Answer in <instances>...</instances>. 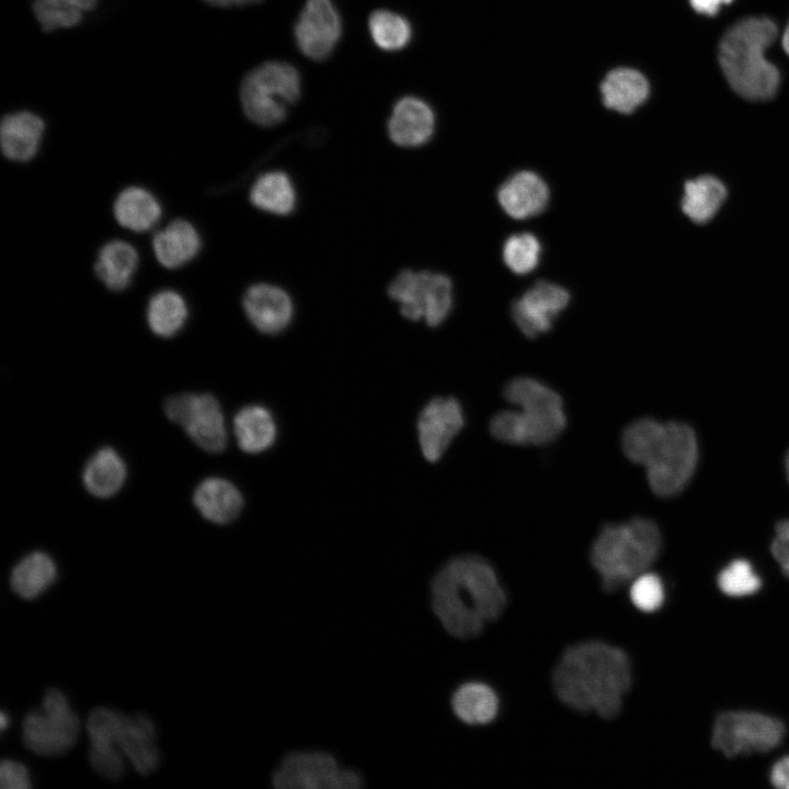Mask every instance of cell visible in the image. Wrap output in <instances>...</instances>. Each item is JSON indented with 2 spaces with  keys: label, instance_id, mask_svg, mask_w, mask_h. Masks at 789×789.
Segmentation results:
<instances>
[{
  "label": "cell",
  "instance_id": "obj_28",
  "mask_svg": "<svg viewBox=\"0 0 789 789\" xmlns=\"http://www.w3.org/2000/svg\"><path fill=\"white\" fill-rule=\"evenodd\" d=\"M250 202L260 210L286 216L296 208V188L288 174L283 171H270L260 175L253 183Z\"/></svg>",
  "mask_w": 789,
  "mask_h": 789
},
{
  "label": "cell",
  "instance_id": "obj_39",
  "mask_svg": "<svg viewBox=\"0 0 789 789\" xmlns=\"http://www.w3.org/2000/svg\"><path fill=\"white\" fill-rule=\"evenodd\" d=\"M770 550L785 575L789 578V519L777 524Z\"/></svg>",
  "mask_w": 789,
  "mask_h": 789
},
{
  "label": "cell",
  "instance_id": "obj_35",
  "mask_svg": "<svg viewBox=\"0 0 789 789\" xmlns=\"http://www.w3.org/2000/svg\"><path fill=\"white\" fill-rule=\"evenodd\" d=\"M541 243L530 232L510 236L502 248V258L508 270L517 275L533 272L539 264Z\"/></svg>",
  "mask_w": 789,
  "mask_h": 789
},
{
  "label": "cell",
  "instance_id": "obj_43",
  "mask_svg": "<svg viewBox=\"0 0 789 789\" xmlns=\"http://www.w3.org/2000/svg\"><path fill=\"white\" fill-rule=\"evenodd\" d=\"M781 42H782V47H784L785 52L789 55V22L784 31Z\"/></svg>",
  "mask_w": 789,
  "mask_h": 789
},
{
  "label": "cell",
  "instance_id": "obj_10",
  "mask_svg": "<svg viewBox=\"0 0 789 789\" xmlns=\"http://www.w3.org/2000/svg\"><path fill=\"white\" fill-rule=\"evenodd\" d=\"M785 725L776 718L748 711H728L718 716L712 746L727 757L765 753L784 739Z\"/></svg>",
  "mask_w": 789,
  "mask_h": 789
},
{
  "label": "cell",
  "instance_id": "obj_30",
  "mask_svg": "<svg viewBox=\"0 0 789 789\" xmlns=\"http://www.w3.org/2000/svg\"><path fill=\"white\" fill-rule=\"evenodd\" d=\"M727 197L724 184L712 175H702L685 183L682 210L694 222L709 221Z\"/></svg>",
  "mask_w": 789,
  "mask_h": 789
},
{
  "label": "cell",
  "instance_id": "obj_25",
  "mask_svg": "<svg viewBox=\"0 0 789 789\" xmlns=\"http://www.w3.org/2000/svg\"><path fill=\"white\" fill-rule=\"evenodd\" d=\"M233 432L239 447L258 454L271 447L276 438V424L271 412L259 404L242 408L233 418Z\"/></svg>",
  "mask_w": 789,
  "mask_h": 789
},
{
  "label": "cell",
  "instance_id": "obj_13",
  "mask_svg": "<svg viewBox=\"0 0 789 789\" xmlns=\"http://www.w3.org/2000/svg\"><path fill=\"white\" fill-rule=\"evenodd\" d=\"M342 30V18L332 0H306L294 25V38L304 56L322 61L334 52Z\"/></svg>",
  "mask_w": 789,
  "mask_h": 789
},
{
  "label": "cell",
  "instance_id": "obj_3",
  "mask_svg": "<svg viewBox=\"0 0 789 789\" xmlns=\"http://www.w3.org/2000/svg\"><path fill=\"white\" fill-rule=\"evenodd\" d=\"M620 442L624 455L645 468L651 491L661 498L682 492L697 467V437L683 422L640 418L622 430Z\"/></svg>",
  "mask_w": 789,
  "mask_h": 789
},
{
  "label": "cell",
  "instance_id": "obj_27",
  "mask_svg": "<svg viewBox=\"0 0 789 789\" xmlns=\"http://www.w3.org/2000/svg\"><path fill=\"white\" fill-rule=\"evenodd\" d=\"M126 478V466L117 451L111 447L99 449L87 462L82 479L85 489L98 498L117 493Z\"/></svg>",
  "mask_w": 789,
  "mask_h": 789
},
{
  "label": "cell",
  "instance_id": "obj_29",
  "mask_svg": "<svg viewBox=\"0 0 789 789\" xmlns=\"http://www.w3.org/2000/svg\"><path fill=\"white\" fill-rule=\"evenodd\" d=\"M57 568L53 558L43 551H34L21 559L13 568L10 584L15 594L33 599L44 593L56 580Z\"/></svg>",
  "mask_w": 789,
  "mask_h": 789
},
{
  "label": "cell",
  "instance_id": "obj_15",
  "mask_svg": "<svg viewBox=\"0 0 789 789\" xmlns=\"http://www.w3.org/2000/svg\"><path fill=\"white\" fill-rule=\"evenodd\" d=\"M465 424V410L457 398L437 397L427 402L418 419V436L425 459L439 460Z\"/></svg>",
  "mask_w": 789,
  "mask_h": 789
},
{
  "label": "cell",
  "instance_id": "obj_16",
  "mask_svg": "<svg viewBox=\"0 0 789 789\" xmlns=\"http://www.w3.org/2000/svg\"><path fill=\"white\" fill-rule=\"evenodd\" d=\"M242 307L252 325L264 334L281 333L289 325L294 316L289 295L266 283L250 286L242 298Z\"/></svg>",
  "mask_w": 789,
  "mask_h": 789
},
{
  "label": "cell",
  "instance_id": "obj_34",
  "mask_svg": "<svg viewBox=\"0 0 789 789\" xmlns=\"http://www.w3.org/2000/svg\"><path fill=\"white\" fill-rule=\"evenodd\" d=\"M98 0H35L33 10L45 31L78 24L83 13L95 7Z\"/></svg>",
  "mask_w": 789,
  "mask_h": 789
},
{
  "label": "cell",
  "instance_id": "obj_14",
  "mask_svg": "<svg viewBox=\"0 0 789 789\" xmlns=\"http://www.w3.org/2000/svg\"><path fill=\"white\" fill-rule=\"evenodd\" d=\"M570 301L569 291L552 282L539 281L512 305V318L529 339L547 333Z\"/></svg>",
  "mask_w": 789,
  "mask_h": 789
},
{
  "label": "cell",
  "instance_id": "obj_4",
  "mask_svg": "<svg viewBox=\"0 0 789 789\" xmlns=\"http://www.w3.org/2000/svg\"><path fill=\"white\" fill-rule=\"evenodd\" d=\"M503 398L521 408L492 415L490 434L498 441L517 446H545L558 439L568 426L561 395L541 379L517 376L502 389Z\"/></svg>",
  "mask_w": 789,
  "mask_h": 789
},
{
  "label": "cell",
  "instance_id": "obj_20",
  "mask_svg": "<svg viewBox=\"0 0 789 789\" xmlns=\"http://www.w3.org/2000/svg\"><path fill=\"white\" fill-rule=\"evenodd\" d=\"M44 128L43 119L31 112L5 115L0 128L3 155L13 161L31 160L38 150Z\"/></svg>",
  "mask_w": 789,
  "mask_h": 789
},
{
  "label": "cell",
  "instance_id": "obj_7",
  "mask_svg": "<svg viewBox=\"0 0 789 789\" xmlns=\"http://www.w3.org/2000/svg\"><path fill=\"white\" fill-rule=\"evenodd\" d=\"M301 94V77L287 61L271 60L248 72L240 85L245 116L262 127L281 124Z\"/></svg>",
  "mask_w": 789,
  "mask_h": 789
},
{
  "label": "cell",
  "instance_id": "obj_23",
  "mask_svg": "<svg viewBox=\"0 0 789 789\" xmlns=\"http://www.w3.org/2000/svg\"><path fill=\"white\" fill-rule=\"evenodd\" d=\"M649 82L639 71L619 68L609 72L601 85L604 105L619 113L629 114L649 96Z\"/></svg>",
  "mask_w": 789,
  "mask_h": 789
},
{
  "label": "cell",
  "instance_id": "obj_36",
  "mask_svg": "<svg viewBox=\"0 0 789 789\" xmlns=\"http://www.w3.org/2000/svg\"><path fill=\"white\" fill-rule=\"evenodd\" d=\"M761 578L747 560L736 559L721 570L718 575L719 588L729 596L752 595L761 588Z\"/></svg>",
  "mask_w": 789,
  "mask_h": 789
},
{
  "label": "cell",
  "instance_id": "obj_42",
  "mask_svg": "<svg viewBox=\"0 0 789 789\" xmlns=\"http://www.w3.org/2000/svg\"><path fill=\"white\" fill-rule=\"evenodd\" d=\"M206 3L214 5V7H220V8H232V7H243V5H250L255 4L259 2H262L263 0H203Z\"/></svg>",
  "mask_w": 789,
  "mask_h": 789
},
{
  "label": "cell",
  "instance_id": "obj_41",
  "mask_svg": "<svg viewBox=\"0 0 789 789\" xmlns=\"http://www.w3.org/2000/svg\"><path fill=\"white\" fill-rule=\"evenodd\" d=\"M691 8L699 14L714 16L723 5L733 0H688Z\"/></svg>",
  "mask_w": 789,
  "mask_h": 789
},
{
  "label": "cell",
  "instance_id": "obj_33",
  "mask_svg": "<svg viewBox=\"0 0 789 789\" xmlns=\"http://www.w3.org/2000/svg\"><path fill=\"white\" fill-rule=\"evenodd\" d=\"M368 32L379 49L390 53L404 49L413 36L411 22L402 14L388 9H378L370 13Z\"/></svg>",
  "mask_w": 789,
  "mask_h": 789
},
{
  "label": "cell",
  "instance_id": "obj_19",
  "mask_svg": "<svg viewBox=\"0 0 789 789\" xmlns=\"http://www.w3.org/2000/svg\"><path fill=\"white\" fill-rule=\"evenodd\" d=\"M157 730L145 714H124L118 734V746L140 775L152 773L160 763L156 744Z\"/></svg>",
  "mask_w": 789,
  "mask_h": 789
},
{
  "label": "cell",
  "instance_id": "obj_11",
  "mask_svg": "<svg viewBox=\"0 0 789 789\" xmlns=\"http://www.w3.org/2000/svg\"><path fill=\"white\" fill-rule=\"evenodd\" d=\"M278 789H356L363 778L342 767L329 753L318 751L288 754L272 776Z\"/></svg>",
  "mask_w": 789,
  "mask_h": 789
},
{
  "label": "cell",
  "instance_id": "obj_45",
  "mask_svg": "<svg viewBox=\"0 0 789 789\" xmlns=\"http://www.w3.org/2000/svg\"><path fill=\"white\" fill-rule=\"evenodd\" d=\"M785 468H786V473H787V478H788V481H789V450H788V453H787V455H786V458H785Z\"/></svg>",
  "mask_w": 789,
  "mask_h": 789
},
{
  "label": "cell",
  "instance_id": "obj_1",
  "mask_svg": "<svg viewBox=\"0 0 789 789\" xmlns=\"http://www.w3.org/2000/svg\"><path fill=\"white\" fill-rule=\"evenodd\" d=\"M632 683L627 653L603 641L580 642L564 650L552 675L557 697L572 710L611 720Z\"/></svg>",
  "mask_w": 789,
  "mask_h": 789
},
{
  "label": "cell",
  "instance_id": "obj_32",
  "mask_svg": "<svg viewBox=\"0 0 789 789\" xmlns=\"http://www.w3.org/2000/svg\"><path fill=\"white\" fill-rule=\"evenodd\" d=\"M187 318V306L183 297L170 289L155 294L148 304L147 321L151 331L161 338L175 335Z\"/></svg>",
  "mask_w": 789,
  "mask_h": 789
},
{
  "label": "cell",
  "instance_id": "obj_37",
  "mask_svg": "<svg viewBox=\"0 0 789 789\" xmlns=\"http://www.w3.org/2000/svg\"><path fill=\"white\" fill-rule=\"evenodd\" d=\"M665 592L661 579L654 573H643L632 581L630 599L641 611L658 610L664 602Z\"/></svg>",
  "mask_w": 789,
  "mask_h": 789
},
{
  "label": "cell",
  "instance_id": "obj_2",
  "mask_svg": "<svg viewBox=\"0 0 789 789\" xmlns=\"http://www.w3.org/2000/svg\"><path fill=\"white\" fill-rule=\"evenodd\" d=\"M431 603L444 629L455 638L479 636L496 620L507 599L494 568L478 554L448 560L431 583Z\"/></svg>",
  "mask_w": 789,
  "mask_h": 789
},
{
  "label": "cell",
  "instance_id": "obj_21",
  "mask_svg": "<svg viewBox=\"0 0 789 789\" xmlns=\"http://www.w3.org/2000/svg\"><path fill=\"white\" fill-rule=\"evenodd\" d=\"M193 501L199 513L215 524L232 522L243 506V498L237 487L218 477L203 480L194 492Z\"/></svg>",
  "mask_w": 789,
  "mask_h": 789
},
{
  "label": "cell",
  "instance_id": "obj_6",
  "mask_svg": "<svg viewBox=\"0 0 789 789\" xmlns=\"http://www.w3.org/2000/svg\"><path fill=\"white\" fill-rule=\"evenodd\" d=\"M662 547L659 526L637 516L607 523L590 549V561L601 578L604 591L616 592L636 580L656 561Z\"/></svg>",
  "mask_w": 789,
  "mask_h": 789
},
{
  "label": "cell",
  "instance_id": "obj_5",
  "mask_svg": "<svg viewBox=\"0 0 789 789\" xmlns=\"http://www.w3.org/2000/svg\"><path fill=\"white\" fill-rule=\"evenodd\" d=\"M776 23L766 16L737 21L722 36L719 64L730 87L752 101L773 98L780 84V72L765 50L776 39Z\"/></svg>",
  "mask_w": 789,
  "mask_h": 789
},
{
  "label": "cell",
  "instance_id": "obj_26",
  "mask_svg": "<svg viewBox=\"0 0 789 789\" xmlns=\"http://www.w3.org/2000/svg\"><path fill=\"white\" fill-rule=\"evenodd\" d=\"M114 216L122 227L142 232L151 229L160 219L161 206L149 191L130 186L116 197Z\"/></svg>",
  "mask_w": 789,
  "mask_h": 789
},
{
  "label": "cell",
  "instance_id": "obj_18",
  "mask_svg": "<svg viewBox=\"0 0 789 789\" xmlns=\"http://www.w3.org/2000/svg\"><path fill=\"white\" fill-rule=\"evenodd\" d=\"M496 197L507 216L523 220L535 217L546 209L550 191L539 174L523 170L501 184Z\"/></svg>",
  "mask_w": 789,
  "mask_h": 789
},
{
  "label": "cell",
  "instance_id": "obj_31",
  "mask_svg": "<svg viewBox=\"0 0 789 789\" xmlns=\"http://www.w3.org/2000/svg\"><path fill=\"white\" fill-rule=\"evenodd\" d=\"M454 713L467 724H487L499 711V699L494 690L481 683L461 685L451 697Z\"/></svg>",
  "mask_w": 789,
  "mask_h": 789
},
{
  "label": "cell",
  "instance_id": "obj_8",
  "mask_svg": "<svg viewBox=\"0 0 789 789\" xmlns=\"http://www.w3.org/2000/svg\"><path fill=\"white\" fill-rule=\"evenodd\" d=\"M388 295L404 318L424 320L428 327L441 325L453 308L451 281L441 273L403 270L389 284Z\"/></svg>",
  "mask_w": 789,
  "mask_h": 789
},
{
  "label": "cell",
  "instance_id": "obj_22",
  "mask_svg": "<svg viewBox=\"0 0 789 789\" xmlns=\"http://www.w3.org/2000/svg\"><path fill=\"white\" fill-rule=\"evenodd\" d=\"M201 237L195 227L184 220L175 219L158 231L152 240L155 255L167 268H178L197 255L201 250Z\"/></svg>",
  "mask_w": 789,
  "mask_h": 789
},
{
  "label": "cell",
  "instance_id": "obj_9",
  "mask_svg": "<svg viewBox=\"0 0 789 789\" xmlns=\"http://www.w3.org/2000/svg\"><path fill=\"white\" fill-rule=\"evenodd\" d=\"M80 721L62 691L48 689L42 709L26 714L22 724L24 745L42 756L65 754L76 743Z\"/></svg>",
  "mask_w": 789,
  "mask_h": 789
},
{
  "label": "cell",
  "instance_id": "obj_12",
  "mask_svg": "<svg viewBox=\"0 0 789 789\" xmlns=\"http://www.w3.org/2000/svg\"><path fill=\"white\" fill-rule=\"evenodd\" d=\"M164 412L204 450L220 453L226 448L225 419L213 395L185 392L171 396L164 402Z\"/></svg>",
  "mask_w": 789,
  "mask_h": 789
},
{
  "label": "cell",
  "instance_id": "obj_24",
  "mask_svg": "<svg viewBox=\"0 0 789 789\" xmlns=\"http://www.w3.org/2000/svg\"><path fill=\"white\" fill-rule=\"evenodd\" d=\"M138 261V252L130 243L113 240L101 248L95 274L108 289L123 290L130 284Z\"/></svg>",
  "mask_w": 789,
  "mask_h": 789
},
{
  "label": "cell",
  "instance_id": "obj_40",
  "mask_svg": "<svg viewBox=\"0 0 789 789\" xmlns=\"http://www.w3.org/2000/svg\"><path fill=\"white\" fill-rule=\"evenodd\" d=\"M770 781L777 788L789 789V756L779 759L773 766Z\"/></svg>",
  "mask_w": 789,
  "mask_h": 789
},
{
  "label": "cell",
  "instance_id": "obj_44",
  "mask_svg": "<svg viewBox=\"0 0 789 789\" xmlns=\"http://www.w3.org/2000/svg\"><path fill=\"white\" fill-rule=\"evenodd\" d=\"M8 723H9V719H8V717L5 716V713L2 711L1 714H0L1 729H2V730L5 729L7 725H8Z\"/></svg>",
  "mask_w": 789,
  "mask_h": 789
},
{
  "label": "cell",
  "instance_id": "obj_38",
  "mask_svg": "<svg viewBox=\"0 0 789 789\" xmlns=\"http://www.w3.org/2000/svg\"><path fill=\"white\" fill-rule=\"evenodd\" d=\"M0 786L3 789L30 788L32 784L27 768L16 761H2L0 765Z\"/></svg>",
  "mask_w": 789,
  "mask_h": 789
},
{
  "label": "cell",
  "instance_id": "obj_17",
  "mask_svg": "<svg viewBox=\"0 0 789 789\" xmlns=\"http://www.w3.org/2000/svg\"><path fill=\"white\" fill-rule=\"evenodd\" d=\"M435 130V115L427 102L414 95H405L393 104L387 123L388 136L403 148L426 144Z\"/></svg>",
  "mask_w": 789,
  "mask_h": 789
}]
</instances>
